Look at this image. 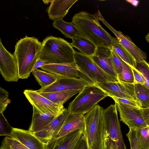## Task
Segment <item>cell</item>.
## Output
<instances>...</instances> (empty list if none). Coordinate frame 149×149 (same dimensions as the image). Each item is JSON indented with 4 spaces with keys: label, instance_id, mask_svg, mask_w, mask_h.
I'll list each match as a JSON object with an SVG mask.
<instances>
[{
    "label": "cell",
    "instance_id": "37",
    "mask_svg": "<svg viewBox=\"0 0 149 149\" xmlns=\"http://www.w3.org/2000/svg\"><path fill=\"white\" fill-rule=\"evenodd\" d=\"M133 72L135 83L144 84L145 79L142 74L136 68L132 67Z\"/></svg>",
    "mask_w": 149,
    "mask_h": 149
},
{
    "label": "cell",
    "instance_id": "15",
    "mask_svg": "<svg viewBox=\"0 0 149 149\" xmlns=\"http://www.w3.org/2000/svg\"><path fill=\"white\" fill-rule=\"evenodd\" d=\"M65 108L43 130L33 134L44 144L56 137L62 128L68 114Z\"/></svg>",
    "mask_w": 149,
    "mask_h": 149
},
{
    "label": "cell",
    "instance_id": "28",
    "mask_svg": "<svg viewBox=\"0 0 149 149\" xmlns=\"http://www.w3.org/2000/svg\"><path fill=\"white\" fill-rule=\"evenodd\" d=\"M123 70L118 75L119 81L130 84H134V77L132 67L122 59Z\"/></svg>",
    "mask_w": 149,
    "mask_h": 149
},
{
    "label": "cell",
    "instance_id": "14",
    "mask_svg": "<svg viewBox=\"0 0 149 149\" xmlns=\"http://www.w3.org/2000/svg\"><path fill=\"white\" fill-rule=\"evenodd\" d=\"M24 93L33 107L42 113L60 112L65 109L63 106L54 104L40 94L36 91L25 90Z\"/></svg>",
    "mask_w": 149,
    "mask_h": 149
},
{
    "label": "cell",
    "instance_id": "21",
    "mask_svg": "<svg viewBox=\"0 0 149 149\" xmlns=\"http://www.w3.org/2000/svg\"><path fill=\"white\" fill-rule=\"evenodd\" d=\"M84 115L68 113L62 128L55 138L61 137L74 131L82 129L84 127Z\"/></svg>",
    "mask_w": 149,
    "mask_h": 149
},
{
    "label": "cell",
    "instance_id": "2",
    "mask_svg": "<svg viewBox=\"0 0 149 149\" xmlns=\"http://www.w3.org/2000/svg\"><path fill=\"white\" fill-rule=\"evenodd\" d=\"M74 51L71 43L60 37L49 36L42 42L38 57L45 61L46 64H74Z\"/></svg>",
    "mask_w": 149,
    "mask_h": 149
},
{
    "label": "cell",
    "instance_id": "35",
    "mask_svg": "<svg viewBox=\"0 0 149 149\" xmlns=\"http://www.w3.org/2000/svg\"><path fill=\"white\" fill-rule=\"evenodd\" d=\"M111 97L114 100L115 102L122 104L130 107L139 109L141 108V103L137 101L113 96Z\"/></svg>",
    "mask_w": 149,
    "mask_h": 149
},
{
    "label": "cell",
    "instance_id": "10",
    "mask_svg": "<svg viewBox=\"0 0 149 149\" xmlns=\"http://www.w3.org/2000/svg\"><path fill=\"white\" fill-rule=\"evenodd\" d=\"M91 85H92L83 79L58 76L57 80L52 84L36 91L37 92H48L73 90L81 91L86 86Z\"/></svg>",
    "mask_w": 149,
    "mask_h": 149
},
{
    "label": "cell",
    "instance_id": "25",
    "mask_svg": "<svg viewBox=\"0 0 149 149\" xmlns=\"http://www.w3.org/2000/svg\"><path fill=\"white\" fill-rule=\"evenodd\" d=\"M113 48L123 60L131 67L136 68V59L123 47L116 38L113 37Z\"/></svg>",
    "mask_w": 149,
    "mask_h": 149
},
{
    "label": "cell",
    "instance_id": "8",
    "mask_svg": "<svg viewBox=\"0 0 149 149\" xmlns=\"http://www.w3.org/2000/svg\"><path fill=\"white\" fill-rule=\"evenodd\" d=\"M0 71L4 80L8 82L17 81L19 79L16 58L4 47L0 39Z\"/></svg>",
    "mask_w": 149,
    "mask_h": 149
},
{
    "label": "cell",
    "instance_id": "7",
    "mask_svg": "<svg viewBox=\"0 0 149 149\" xmlns=\"http://www.w3.org/2000/svg\"><path fill=\"white\" fill-rule=\"evenodd\" d=\"M74 65L83 79L92 85L97 83L118 82L116 78L107 74L100 68L88 56L74 51Z\"/></svg>",
    "mask_w": 149,
    "mask_h": 149
},
{
    "label": "cell",
    "instance_id": "13",
    "mask_svg": "<svg viewBox=\"0 0 149 149\" xmlns=\"http://www.w3.org/2000/svg\"><path fill=\"white\" fill-rule=\"evenodd\" d=\"M97 14L98 19L115 35L120 44L136 59V61L147 58V54L138 48L132 41L130 38L123 34L120 31H117L113 28L104 19L100 10Z\"/></svg>",
    "mask_w": 149,
    "mask_h": 149
},
{
    "label": "cell",
    "instance_id": "12",
    "mask_svg": "<svg viewBox=\"0 0 149 149\" xmlns=\"http://www.w3.org/2000/svg\"><path fill=\"white\" fill-rule=\"evenodd\" d=\"M115 103L119 112L120 120L130 129L137 130L147 126L142 116L140 109L130 107L118 102Z\"/></svg>",
    "mask_w": 149,
    "mask_h": 149
},
{
    "label": "cell",
    "instance_id": "16",
    "mask_svg": "<svg viewBox=\"0 0 149 149\" xmlns=\"http://www.w3.org/2000/svg\"><path fill=\"white\" fill-rule=\"evenodd\" d=\"M90 57L104 72L118 79V75L115 71L112 63L111 49L105 47H97L94 55Z\"/></svg>",
    "mask_w": 149,
    "mask_h": 149
},
{
    "label": "cell",
    "instance_id": "32",
    "mask_svg": "<svg viewBox=\"0 0 149 149\" xmlns=\"http://www.w3.org/2000/svg\"><path fill=\"white\" fill-rule=\"evenodd\" d=\"M9 124L3 113H0V135L10 136L13 129Z\"/></svg>",
    "mask_w": 149,
    "mask_h": 149
},
{
    "label": "cell",
    "instance_id": "30",
    "mask_svg": "<svg viewBox=\"0 0 149 149\" xmlns=\"http://www.w3.org/2000/svg\"><path fill=\"white\" fill-rule=\"evenodd\" d=\"M0 149H29L19 141L10 136H6L2 140Z\"/></svg>",
    "mask_w": 149,
    "mask_h": 149
},
{
    "label": "cell",
    "instance_id": "18",
    "mask_svg": "<svg viewBox=\"0 0 149 149\" xmlns=\"http://www.w3.org/2000/svg\"><path fill=\"white\" fill-rule=\"evenodd\" d=\"M33 107L32 121L28 130L32 133L44 129L62 111L43 113L35 108Z\"/></svg>",
    "mask_w": 149,
    "mask_h": 149
},
{
    "label": "cell",
    "instance_id": "38",
    "mask_svg": "<svg viewBox=\"0 0 149 149\" xmlns=\"http://www.w3.org/2000/svg\"><path fill=\"white\" fill-rule=\"evenodd\" d=\"M140 110L142 116L146 125L149 126V107L141 108Z\"/></svg>",
    "mask_w": 149,
    "mask_h": 149
},
{
    "label": "cell",
    "instance_id": "31",
    "mask_svg": "<svg viewBox=\"0 0 149 149\" xmlns=\"http://www.w3.org/2000/svg\"><path fill=\"white\" fill-rule=\"evenodd\" d=\"M136 68L143 74L145 80L144 85L149 89V63L144 59L136 61Z\"/></svg>",
    "mask_w": 149,
    "mask_h": 149
},
{
    "label": "cell",
    "instance_id": "3",
    "mask_svg": "<svg viewBox=\"0 0 149 149\" xmlns=\"http://www.w3.org/2000/svg\"><path fill=\"white\" fill-rule=\"evenodd\" d=\"M42 42L35 37L26 35L18 40L13 54L17 60L19 79H27L38 58Z\"/></svg>",
    "mask_w": 149,
    "mask_h": 149
},
{
    "label": "cell",
    "instance_id": "5",
    "mask_svg": "<svg viewBox=\"0 0 149 149\" xmlns=\"http://www.w3.org/2000/svg\"><path fill=\"white\" fill-rule=\"evenodd\" d=\"M102 118L104 132V149H126L115 104L103 109Z\"/></svg>",
    "mask_w": 149,
    "mask_h": 149
},
{
    "label": "cell",
    "instance_id": "34",
    "mask_svg": "<svg viewBox=\"0 0 149 149\" xmlns=\"http://www.w3.org/2000/svg\"><path fill=\"white\" fill-rule=\"evenodd\" d=\"M112 63L115 71L117 75L123 70V65L121 58L117 54L113 48L111 49Z\"/></svg>",
    "mask_w": 149,
    "mask_h": 149
},
{
    "label": "cell",
    "instance_id": "6",
    "mask_svg": "<svg viewBox=\"0 0 149 149\" xmlns=\"http://www.w3.org/2000/svg\"><path fill=\"white\" fill-rule=\"evenodd\" d=\"M108 94L96 85L86 86L69 104L68 113L84 115L93 109Z\"/></svg>",
    "mask_w": 149,
    "mask_h": 149
},
{
    "label": "cell",
    "instance_id": "29",
    "mask_svg": "<svg viewBox=\"0 0 149 149\" xmlns=\"http://www.w3.org/2000/svg\"><path fill=\"white\" fill-rule=\"evenodd\" d=\"M136 136L143 149H149V126L136 130Z\"/></svg>",
    "mask_w": 149,
    "mask_h": 149
},
{
    "label": "cell",
    "instance_id": "20",
    "mask_svg": "<svg viewBox=\"0 0 149 149\" xmlns=\"http://www.w3.org/2000/svg\"><path fill=\"white\" fill-rule=\"evenodd\" d=\"M77 0H50L47 12L50 19L54 21L63 19L68 13L70 8Z\"/></svg>",
    "mask_w": 149,
    "mask_h": 149
},
{
    "label": "cell",
    "instance_id": "33",
    "mask_svg": "<svg viewBox=\"0 0 149 149\" xmlns=\"http://www.w3.org/2000/svg\"><path fill=\"white\" fill-rule=\"evenodd\" d=\"M8 92L6 90L0 87V113H3L11 102L8 97Z\"/></svg>",
    "mask_w": 149,
    "mask_h": 149
},
{
    "label": "cell",
    "instance_id": "1",
    "mask_svg": "<svg viewBox=\"0 0 149 149\" xmlns=\"http://www.w3.org/2000/svg\"><path fill=\"white\" fill-rule=\"evenodd\" d=\"M96 13L91 14L82 11L76 13L72 22L79 33V37L88 40L97 47L113 48V37L101 25Z\"/></svg>",
    "mask_w": 149,
    "mask_h": 149
},
{
    "label": "cell",
    "instance_id": "41",
    "mask_svg": "<svg viewBox=\"0 0 149 149\" xmlns=\"http://www.w3.org/2000/svg\"><path fill=\"white\" fill-rule=\"evenodd\" d=\"M126 1L135 7L137 6L139 3V1L136 0H126Z\"/></svg>",
    "mask_w": 149,
    "mask_h": 149
},
{
    "label": "cell",
    "instance_id": "23",
    "mask_svg": "<svg viewBox=\"0 0 149 149\" xmlns=\"http://www.w3.org/2000/svg\"><path fill=\"white\" fill-rule=\"evenodd\" d=\"M71 45L82 54L91 57L95 54L97 49L96 45L91 41L79 37L72 39Z\"/></svg>",
    "mask_w": 149,
    "mask_h": 149
},
{
    "label": "cell",
    "instance_id": "40",
    "mask_svg": "<svg viewBox=\"0 0 149 149\" xmlns=\"http://www.w3.org/2000/svg\"><path fill=\"white\" fill-rule=\"evenodd\" d=\"M46 65L45 61L39 58H38L33 68L32 71L35 69H38L39 68H40L41 67Z\"/></svg>",
    "mask_w": 149,
    "mask_h": 149
},
{
    "label": "cell",
    "instance_id": "9",
    "mask_svg": "<svg viewBox=\"0 0 149 149\" xmlns=\"http://www.w3.org/2000/svg\"><path fill=\"white\" fill-rule=\"evenodd\" d=\"M95 85L107 93L109 97L128 99L140 102L136 94L134 84L120 81H108L97 83Z\"/></svg>",
    "mask_w": 149,
    "mask_h": 149
},
{
    "label": "cell",
    "instance_id": "24",
    "mask_svg": "<svg viewBox=\"0 0 149 149\" xmlns=\"http://www.w3.org/2000/svg\"><path fill=\"white\" fill-rule=\"evenodd\" d=\"M52 24L54 27L59 30L66 38L72 39L79 37L78 31L72 22H68L63 19H59L54 20Z\"/></svg>",
    "mask_w": 149,
    "mask_h": 149
},
{
    "label": "cell",
    "instance_id": "27",
    "mask_svg": "<svg viewBox=\"0 0 149 149\" xmlns=\"http://www.w3.org/2000/svg\"><path fill=\"white\" fill-rule=\"evenodd\" d=\"M134 85L136 94L141 104V108L149 107V89L141 84L135 83Z\"/></svg>",
    "mask_w": 149,
    "mask_h": 149
},
{
    "label": "cell",
    "instance_id": "19",
    "mask_svg": "<svg viewBox=\"0 0 149 149\" xmlns=\"http://www.w3.org/2000/svg\"><path fill=\"white\" fill-rule=\"evenodd\" d=\"M40 68L44 71L58 76L83 79L80 72L74 64H50Z\"/></svg>",
    "mask_w": 149,
    "mask_h": 149
},
{
    "label": "cell",
    "instance_id": "4",
    "mask_svg": "<svg viewBox=\"0 0 149 149\" xmlns=\"http://www.w3.org/2000/svg\"><path fill=\"white\" fill-rule=\"evenodd\" d=\"M103 108L98 104L84 116L83 135L89 149H104V132L102 115Z\"/></svg>",
    "mask_w": 149,
    "mask_h": 149
},
{
    "label": "cell",
    "instance_id": "36",
    "mask_svg": "<svg viewBox=\"0 0 149 149\" xmlns=\"http://www.w3.org/2000/svg\"><path fill=\"white\" fill-rule=\"evenodd\" d=\"M126 136L130 141V149H143L137 140L136 130L130 129Z\"/></svg>",
    "mask_w": 149,
    "mask_h": 149
},
{
    "label": "cell",
    "instance_id": "22",
    "mask_svg": "<svg viewBox=\"0 0 149 149\" xmlns=\"http://www.w3.org/2000/svg\"><path fill=\"white\" fill-rule=\"evenodd\" d=\"M81 91L73 90L61 91L38 93L54 104L61 106H63L64 104L71 97L78 93H79Z\"/></svg>",
    "mask_w": 149,
    "mask_h": 149
},
{
    "label": "cell",
    "instance_id": "11",
    "mask_svg": "<svg viewBox=\"0 0 149 149\" xmlns=\"http://www.w3.org/2000/svg\"><path fill=\"white\" fill-rule=\"evenodd\" d=\"M84 127L60 137L51 139L45 143V149H78Z\"/></svg>",
    "mask_w": 149,
    "mask_h": 149
},
{
    "label": "cell",
    "instance_id": "39",
    "mask_svg": "<svg viewBox=\"0 0 149 149\" xmlns=\"http://www.w3.org/2000/svg\"><path fill=\"white\" fill-rule=\"evenodd\" d=\"M78 149H89L83 134Z\"/></svg>",
    "mask_w": 149,
    "mask_h": 149
},
{
    "label": "cell",
    "instance_id": "42",
    "mask_svg": "<svg viewBox=\"0 0 149 149\" xmlns=\"http://www.w3.org/2000/svg\"><path fill=\"white\" fill-rule=\"evenodd\" d=\"M145 39L147 42L149 43V32L146 36Z\"/></svg>",
    "mask_w": 149,
    "mask_h": 149
},
{
    "label": "cell",
    "instance_id": "26",
    "mask_svg": "<svg viewBox=\"0 0 149 149\" xmlns=\"http://www.w3.org/2000/svg\"><path fill=\"white\" fill-rule=\"evenodd\" d=\"M31 73L41 86V88L50 85L56 81L58 77L54 74L38 69L33 70Z\"/></svg>",
    "mask_w": 149,
    "mask_h": 149
},
{
    "label": "cell",
    "instance_id": "17",
    "mask_svg": "<svg viewBox=\"0 0 149 149\" xmlns=\"http://www.w3.org/2000/svg\"><path fill=\"white\" fill-rule=\"evenodd\" d=\"M29 149H45V144L29 130L13 128L10 136Z\"/></svg>",
    "mask_w": 149,
    "mask_h": 149
}]
</instances>
